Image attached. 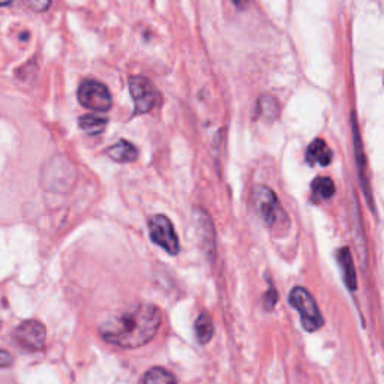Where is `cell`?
I'll return each instance as SVG.
<instances>
[{
    "label": "cell",
    "instance_id": "6da1fadb",
    "mask_svg": "<svg viewBox=\"0 0 384 384\" xmlns=\"http://www.w3.org/2000/svg\"><path fill=\"white\" fill-rule=\"evenodd\" d=\"M162 315L158 306L136 303L110 315L99 326L101 338L120 349H140L158 333Z\"/></svg>",
    "mask_w": 384,
    "mask_h": 384
},
{
    "label": "cell",
    "instance_id": "7a4b0ae2",
    "mask_svg": "<svg viewBox=\"0 0 384 384\" xmlns=\"http://www.w3.org/2000/svg\"><path fill=\"white\" fill-rule=\"evenodd\" d=\"M253 205L267 228L281 233L288 227V216L280 203V198L269 186H255L253 191Z\"/></svg>",
    "mask_w": 384,
    "mask_h": 384
},
{
    "label": "cell",
    "instance_id": "3957f363",
    "mask_svg": "<svg viewBox=\"0 0 384 384\" xmlns=\"http://www.w3.org/2000/svg\"><path fill=\"white\" fill-rule=\"evenodd\" d=\"M293 308L299 312L302 328L306 332H317L324 326V319L314 296L303 287H294L288 296Z\"/></svg>",
    "mask_w": 384,
    "mask_h": 384
},
{
    "label": "cell",
    "instance_id": "277c9868",
    "mask_svg": "<svg viewBox=\"0 0 384 384\" xmlns=\"http://www.w3.org/2000/svg\"><path fill=\"white\" fill-rule=\"evenodd\" d=\"M77 98L83 107L105 113L111 109V93L105 84L96 80H84L81 81Z\"/></svg>",
    "mask_w": 384,
    "mask_h": 384
},
{
    "label": "cell",
    "instance_id": "5b68a950",
    "mask_svg": "<svg viewBox=\"0 0 384 384\" xmlns=\"http://www.w3.org/2000/svg\"><path fill=\"white\" fill-rule=\"evenodd\" d=\"M149 233L153 243L161 246L170 255H177L180 242L171 221L166 215H155L149 221Z\"/></svg>",
    "mask_w": 384,
    "mask_h": 384
},
{
    "label": "cell",
    "instance_id": "8992f818",
    "mask_svg": "<svg viewBox=\"0 0 384 384\" xmlns=\"http://www.w3.org/2000/svg\"><path fill=\"white\" fill-rule=\"evenodd\" d=\"M45 326L36 320L24 321L13 333L14 342L26 351H41L45 347Z\"/></svg>",
    "mask_w": 384,
    "mask_h": 384
},
{
    "label": "cell",
    "instance_id": "52a82bcc",
    "mask_svg": "<svg viewBox=\"0 0 384 384\" xmlns=\"http://www.w3.org/2000/svg\"><path fill=\"white\" fill-rule=\"evenodd\" d=\"M128 84L132 99L136 102L134 114H144L155 107L158 102V92L146 77L134 75L129 79Z\"/></svg>",
    "mask_w": 384,
    "mask_h": 384
},
{
    "label": "cell",
    "instance_id": "ba28073f",
    "mask_svg": "<svg viewBox=\"0 0 384 384\" xmlns=\"http://www.w3.org/2000/svg\"><path fill=\"white\" fill-rule=\"evenodd\" d=\"M351 132H353V146H354V157H356V166H358V175L360 180V186L365 192V197L368 200L369 207L374 210L376 206H374V200L372 194L369 189V182L367 176V159H365V152H363V144L360 138V132H359V125L356 119V113H351Z\"/></svg>",
    "mask_w": 384,
    "mask_h": 384
},
{
    "label": "cell",
    "instance_id": "9c48e42d",
    "mask_svg": "<svg viewBox=\"0 0 384 384\" xmlns=\"http://www.w3.org/2000/svg\"><path fill=\"white\" fill-rule=\"evenodd\" d=\"M71 167L66 161H51L42 173V184L47 189L65 191L71 185Z\"/></svg>",
    "mask_w": 384,
    "mask_h": 384
},
{
    "label": "cell",
    "instance_id": "30bf717a",
    "mask_svg": "<svg viewBox=\"0 0 384 384\" xmlns=\"http://www.w3.org/2000/svg\"><path fill=\"white\" fill-rule=\"evenodd\" d=\"M195 223H197V232L200 242L203 245L205 253L214 258L215 255V230L212 219L207 215L206 210L203 209H197L195 210Z\"/></svg>",
    "mask_w": 384,
    "mask_h": 384
},
{
    "label": "cell",
    "instance_id": "8fae6325",
    "mask_svg": "<svg viewBox=\"0 0 384 384\" xmlns=\"http://www.w3.org/2000/svg\"><path fill=\"white\" fill-rule=\"evenodd\" d=\"M333 159V152L323 138L314 140L306 149V162L310 166H329Z\"/></svg>",
    "mask_w": 384,
    "mask_h": 384
},
{
    "label": "cell",
    "instance_id": "7c38bea8",
    "mask_svg": "<svg viewBox=\"0 0 384 384\" xmlns=\"http://www.w3.org/2000/svg\"><path fill=\"white\" fill-rule=\"evenodd\" d=\"M338 262L342 271L344 276V282L347 285L350 291H356L358 288V276H356V269H354V262L350 249L347 246H344L339 249L338 253Z\"/></svg>",
    "mask_w": 384,
    "mask_h": 384
},
{
    "label": "cell",
    "instance_id": "4fadbf2b",
    "mask_svg": "<svg viewBox=\"0 0 384 384\" xmlns=\"http://www.w3.org/2000/svg\"><path fill=\"white\" fill-rule=\"evenodd\" d=\"M107 153L113 161L122 162V164H128V162H134L138 158L137 147L127 140H120L116 144H113Z\"/></svg>",
    "mask_w": 384,
    "mask_h": 384
},
{
    "label": "cell",
    "instance_id": "5bb4252c",
    "mask_svg": "<svg viewBox=\"0 0 384 384\" xmlns=\"http://www.w3.org/2000/svg\"><path fill=\"white\" fill-rule=\"evenodd\" d=\"M194 330H195V338L201 345L207 344L214 338L215 326L212 321V317L209 315V312L205 311L198 315V319L195 320V324H194Z\"/></svg>",
    "mask_w": 384,
    "mask_h": 384
},
{
    "label": "cell",
    "instance_id": "9a60e30c",
    "mask_svg": "<svg viewBox=\"0 0 384 384\" xmlns=\"http://www.w3.org/2000/svg\"><path fill=\"white\" fill-rule=\"evenodd\" d=\"M311 191V200L314 203H319L321 200H329L335 195V184L329 177H319L312 182Z\"/></svg>",
    "mask_w": 384,
    "mask_h": 384
},
{
    "label": "cell",
    "instance_id": "2e32d148",
    "mask_svg": "<svg viewBox=\"0 0 384 384\" xmlns=\"http://www.w3.org/2000/svg\"><path fill=\"white\" fill-rule=\"evenodd\" d=\"M80 128L89 134V136H98V134L104 132L105 127H107V118H102L99 114H84L79 120Z\"/></svg>",
    "mask_w": 384,
    "mask_h": 384
},
{
    "label": "cell",
    "instance_id": "e0dca14e",
    "mask_svg": "<svg viewBox=\"0 0 384 384\" xmlns=\"http://www.w3.org/2000/svg\"><path fill=\"white\" fill-rule=\"evenodd\" d=\"M143 384H177V381L168 369L155 367L146 372V376L143 377Z\"/></svg>",
    "mask_w": 384,
    "mask_h": 384
},
{
    "label": "cell",
    "instance_id": "ac0fdd59",
    "mask_svg": "<svg viewBox=\"0 0 384 384\" xmlns=\"http://www.w3.org/2000/svg\"><path fill=\"white\" fill-rule=\"evenodd\" d=\"M258 110H260V114L266 119H276L280 116V105H278V101L271 95H263L260 101H258Z\"/></svg>",
    "mask_w": 384,
    "mask_h": 384
},
{
    "label": "cell",
    "instance_id": "d6986e66",
    "mask_svg": "<svg viewBox=\"0 0 384 384\" xmlns=\"http://www.w3.org/2000/svg\"><path fill=\"white\" fill-rule=\"evenodd\" d=\"M24 3L35 13H44L51 5V0H24Z\"/></svg>",
    "mask_w": 384,
    "mask_h": 384
},
{
    "label": "cell",
    "instance_id": "ffe728a7",
    "mask_svg": "<svg viewBox=\"0 0 384 384\" xmlns=\"http://www.w3.org/2000/svg\"><path fill=\"white\" fill-rule=\"evenodd\" d=\"M276 302H278V293H276V290H275V288H269L267 293L264 294V302H263L264 308L267 311H272L273 306L276 305Z\"/></svg>",
    "mask_w": 384,
    "mask_h": 384
},
{
    "label": "cell",
    "instance_id": "44dd1931",
    "mask_svg": "<svg viewBox=\"0 0 384 384\" xmlns=\"http://www.w3.org/2000/svg\"><path fill=\"white\" fill-rule=\"evenodd\" d=\"M13 362H14V359H13L11 353H8L5 350H0V368L11 367Z\"/></svg>",
    "mask_w": 384,
    "mask_h": 384
},
{
    "label": "cell",
    "instance_id": "7402d4cb",
    "mask_svg": "<svg viewBox=\"0 0 384 384\" xmlns=\"http://www.w3.org/2000/svg\"><path fill=\"white\" fill-rule=\"evenodd\" d=\"M232 2H233L237 8H245V6L249 3V0H232Z\"/></svg>",
    "mask_w": 384,
    "mask_h": 384
},
{
    "label": "cell",
    "instance_id": "603a6c76",
    "mask_svg": "<svg viewBox=\"0 0 384 384\" xmlns=\"http://www.w3.org/2000/svg\"><path fill=\"white\" fill-rule=\"evenodd\" d=\"M11 2H13V0H0V6H6V5H9Z\"/></svg>",
    "mask_w": 384,
    "mask_h": 384
}]
</instances>
